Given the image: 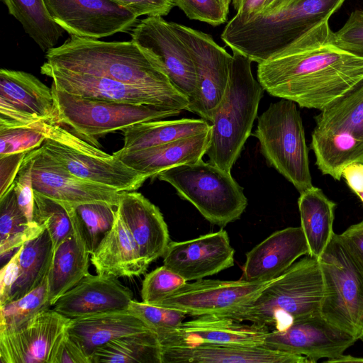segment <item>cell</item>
<instances>
[{"mask_svg":"<svg viewBox=\"0 0 363 363\" xmlns=\"http://www.w3.org/2000/svg\"><path fill=\"white\" fill-rule=\"evenodd\" d=\"M328 22L318 23L258 64L257 80L264 91L322 111L363 81V57L336 45Z\"/></svg>","mask_w":363,"mask_h":363,"instance_id":"6da1fadb","label":"cell"},{"mask_svg":"<svg viewBox=\"0 0 363 363\" xmlns=\"http://www.w3.org/2000/svg\"><path fill=\"white\" fill-rule=\"evenodd\" d=\"M45 57L47 65L76 73L179 91L156 56L133 40L106 42L70 35L61 45L48 50Z\"/></svg>","mask_w":363,"mask_h":363,"instance_id":"7a4b0ae2","label":"cell"},{"mask_svg":"<svg viewBox=\"0 0 363 363\" xmlns=\"http://www.w3.org/2000/svg\"><path fill=\"white\" fill-rule=\"evenodd\" d=\"M345 0H298L273 15H235L221 40L258 64L267 61L318 23L329 20Z\"/></svg>","mask_w":363,"mask_h":363,"instance_id":"3957f363","label":"cell"},{"mask_svg":"<svg viewBox=\"0 0 363 363\" xmlns=\"http://www.w3.org/2000/svg\"><path fill=\"white\" fill-rule=\"evenodd\" d=\"M323 292L319 260L308 255L274 279L250 303L218 316L281 331L297 320L320 313Z\"/></svg>","mask_w":363,"mask_h":363,"instance_id":"277c9868","label":"cell"},{"mask_svg":"<svg viewBox=\"0 0 363 363\" xmlns=\"http://www.w3.org/2000/svg\"><path fill=\"white\" fill-rule=\"evenodd\" d=\"M225 93L213 110L206 155L209 162L230 172L252 134L264 89L252 72V61L233 51Z\"/></svg>","mask_w":363,"mask_h":363,"instance_id":"5b68a950","label":"cell"},{"mask_svg":"<svg viewBox=\"0 0 363 363\" xmlns=\"http://www.w3.org/2000/svg\"><path fill=\"white\" fill-rule=\"evenodd\" d=\"M57 123L99 147L96 138L133 125L162 120L182 111L165 106L133 104L69 94L52 84Z\"/></svg>","mask_w":363,"mask_h":363,"instance_id":"8992f818","label":"cell"},{"mask_svg":"<svg viewBox=\"0 0 363 363\" xmlns=\"http://www.w3.org/2000/svg\"><path fill=\"white\" fill-rule=\"evenodd\" d=\"M157 177L171 184L212 224L225 226L235 221L247 206L242 187L231 174L210 162L178 165Z\"/></svg>","mask_w":363,"mask_h":363,"instance_id":"52a82bcc","label":"cell"},{"mask_svg":"<svg viewBox=\"0 0 363 363\" xmlns=\"http://www.w3.org/2000/svg\"><path fill=\"white\" fill-rule=\"evenodd\" d=\"M269 164L301 193L313 186L308 149L296 104L281 99L272 103L258 118L252 133Z\"/></svg>","mask_w":363,"mask_h":363,"instance_id":"ba28073f","label":"cell"},{"mask_svg":"<svg viewBox=\"0 0 363 363\" xmlns=\"http://www.w3.org/2000/svg\"><path fill=\"white\" fill-rule=\"evenodd\" d=\"M324 292L320 314L358 340L363 333V269L334 233L318 258Z\"/></svg>","mask_w":363,"mask_h":363,"instance_id":"9c48e42d","label":"cell"},{"mask_svg":"<svg viewBox=\"0 0 363 363\" xmlns=\"http://www.w3.org/2000/svg\"><path fill=\"white\" fill-rule=\"evenodd\" d=\"M171 25L188 48L196 72V88L186 111L210 122L226 89L233 55L206 33L174 22Z\"/></svg>","mask_w":363,"mask_h":363,"instance_id":"30bf717a","label":"cell"},{"mask_svg":"<svg viewBox=\"0 0 363 363\" xmlns=\"http://www.w3.org/2000/svg\"><path fill=\"white\" fill-rule=\"evenodd\" d=\"M42 74L57 88L71 94L133 104H147L186 110L189 101L179 91H169L123 83L112 79L76 73L43 63Z\"/></svg>","mask_w":363,"mask_h":363,"instance_id":"8fae6325","label":"cell"},{"mask_svg":"<svg viewBox=\"0 0 363 363\" xmlns=\"http://www.w3.org/2000/svg\"><path fill=\"white\" fill-rule=\"evenodd\" d=\"M70 319L50 308L0 328L1 363H55Z\"/></svg>","mask_w":363,"mask_h":363,"instance_id":"7c38bea8","label":"cell"},{"mask_svg":"<svg viewBox=\"0 0 363 363\" xmlns=\"http://www.w3.org/2000/svg\"><path fill=\"white\" fill-rule=\"evenodd\" d=\"M274 279L247 281L242 279L238 281L202 279L186 282L169 297L153 305L177 309L193 317L222 315L250 303Z\"/></svg>","mask_w":363,"mask_h":363,"instance_id":"4fadbf2b","label":"cell"},{"mask_svg":"<svg viewBox=\"0 0 363 363\" xmlns=\"http://www.w3.org/2000/svg\"><path fill=\"white\" fill-rule=\"evenodd\" d=\"M52 18L65 31L99 39L125 32L138 16L113 0H45Z\"/></svg>","mask_w":363,"mask_h":363,"instance_id":"5bb4252c","label":"cell"},{"mask_svg":"<svg viewBox=\"0 0 363 363\" xmlns=\"http://www.w3.org/2000/svg\"><path fill=\"white\" fill-rule=\"evenodd\" d=\"M39 121L57 123L51 88L30 73L1 68L0 129Z\"/></svg>","mask_w":363,"mask_h":363,"instance_id":"9a60e30c","label":"cell"},{"mask_svg":"<svg viewBox=\"0 0 363 363\" xmlns=\"http://www.w3.org/2000/svg\"><path fill=\"white\" fill-rule=\"evenodd\" d=\"M30 152L35 192L74 207L100 202L117 208L122 192L73 175L41 146Z\"/></svg>","mask_w":363,"mask_h":363,"instance_id":"2e32d148","label":"cell"},{"mask_svg":"<svg viewBox=\"0 0 363 363\" xmlns=\"http://www.w3.org/2000/svg\"><path fill=\"white\" fill-rule=\"evenodd\" d=\"M357 340L318 313L297 320L283 330L270 331L263 345L305 356L315 363L321 358L330 359L341 355Z\"/></svg>","mask_w":363,"mask_h":363,"instance_id":"e0dca14e","label":"cell"},{"mask_svg":"<svg viewBox=\"0 0 363 363\" xmlns=\"http://www.w3.org/2000/svg\"><path fill=\"white\" fill-rule=\"evenodd\" d=\"M130 35L131 40L156 56L173 85L189 99L196 88L194 65L171 22L161 16H147L135 25Z\"/></svg>","mask_w":363,"mask_h":363,"instance_id":"ac0fdd59","label":"cell"},{"mask_svg":"<svg viewBox=\"0 0 363 363\" xmlns=\"http://www.w3.org/2000/svg\"><path fill=\"white\" fill-rule=\"evenodd\" d=\"M234 255L227 232L220 230L186 241L169 242L163 265L186 281H196L233 267Z\"/></svg>","mask_w":363,"mask_h":363,"instance_id":"d6986e66","label":"cell"},{"mask_svg":"<svg viewBox=\"0 0 363 363\" xmlns=\"http://www.w3.org/2000/svg\"><path fill=\"white\" fill-rule=\"evenodd\" d=\"M270 331L265 326L227 317L203 315L183 322L176 330L158 339L162 347L203 344L263 345Z\"/></svg>","mask_w":363,"mask_h":363,"instance_id":"ffe728a7","label":"cell"},{"mask_svg":"<svg viewBox=\"0 0 363 363\" xmlns=\"http://www.w3.org/2000/svg\"><path fill=\"white\" fill-rule=\"evenodd\" d=\"M41 147L73 175L118 191H133L147 178L113 156L101 158L81 152L50 139Z\"/></svg>","mask_w":363,"mask_h":363,"instance_id":"44dd1931","label":"cell"},{"mask_svg":"<svg viewBox=\"0 0 363 363\" xmlns=\"http://www.w3.org/2000/svg\"><path fill=\"white\" fill-rule=\"evenodd\" d=\"M133 296L131 289L124 286L118 277L89 273L61 296L53 308L64 316L74 319L127 309Z\"/></svg>","mask_w":363,"mask_h":363,"instance_id":"7402d4cb","label":"cell"},{"mask_svg":"<svg viewBox=\"0 0 363 363\" xmlns=\"http://www.w3.org/2000/svg\"><path fill=\"white\" fill-rule=\"evenodd\" d=\"M309 248L301 227L273 233L246 254L242 279L266 281L277 278Z\"/></svg>","mask_w":363,"mask_h":363,"instance_id":"603a6c76","label":"cell"},{"mask_svg":"<svg viewBox=\"0 0 363 363\" xmlns=\"http://www.w3.org/2000/svg\"><path fill=\"white\" fill-rule=\"evenodd\" d=\"M116 210L145 261L150 264L162 257L170 241L167 225L158 207L139 192L123 191Z\"/></svg>","mask_w":363,"mask_h":363,"instance_id":"cb8c5ba5","label":"cell"},{"mask_svg":"<svg viewBox=\"0 0 363 363\" xmlns=\"http://www.w3.org/2000/svg\"><path fill=\"white\" fill-rule=\"evenodd\" d=\"M312 363L305 356L264 345L203 344L162 347V363Z\"/></svg>","mask_w":363,"mask_h":363,"instance_id":"d4e9b609","label":"cell"},{"mask_svg":"<svg viewBox=\"0 0 363 363\" xmlns=\"http://www.w3.org/2000/svg\"><path fill=\"white\" fill-rule=\"evenodd\" d=\"M153 331L128 308L70 319L67 332L90 359L94 351L109 341Z\"/></svg>","mask_w":363,"mask_h":363,"instance_id":"484cf974","label":"cell"},{"mask_svg":"<svg viewBox=\"0 0 363 363\" xmlns=\"http://www.w3.org/2000/svg\"><path fill=\"white\" fill-rule=\"evenodd\" d=\"M210 136L208 130L144 150H117L113 155L148 179L174 167L202 160L208 147Z\"/></svg>","mask_w":363,"mask_h":363,"instance_id":"4316f807","label":"cell"},{"mask_svg":"<svg viewBox=\"0 0 363 363\" xmlns=\"http://www.w3.org/2000/svg\"><path fill=\"white\" fill-rule=\"evenodd\" d=\"M96 274L116 277H139L148 266L117 210L113 224L90 255Z\"/></svg>","mask_w":363,"mask_h":363,"instance_id":"83f0119b","label":"cell"},{"mask_svg":"<svg viewBox=\"0 0 363 363\" xmlns=\"http://www.w3.org/2000/svg\"><path fill=\"white\" fill-rule=\"evenodd\" d=\"M64 206L70 216L73 232L54 252L48 276L52 306L61 296L89 274L91 255L75 208L69 205Z\"/></svg>","mask_w":363,"mask_h":363,"instance_id":"f1b7e54d","label":"cell"},{"mask_svg":"<svg viewBox=\"0 0 363 363\" xmlns=\"http://www.w3.org/2000/svg\"><path fill=\"white\" fill-rule=\"evenodd\" d=\"M311 147L315 164L324 175L340 181L345 167L353 163L363 164V140L348 133L315 127Z\"/></svg>","mask_w":363,"mask_h":363,"instance_id":"f546056e","label":"cell"},{"mask_svg":"<svg viewBox=\"0 0 363 363\" xmlns=\"http://www.w3.org/2000/svg\"><path fill=\"white\" fill-rule=\"evenodd\" d=\"M204 119L181 118L156 120L139 123L123 129V145L121 152L144 150L210 130Z\"/></svg>","mask_w":363,"mask_h":363,"instance_id":"4dcf8cb0","label":"cell"},{"mask_svg":"<svg viewBox=\"0 0 363 363\" xmlns=\"http://www.w3.org/2000/svg\"><path fill=\"white\" fill-rule=\"evenodd\" d=\"M298 206L309 255L318 259L335 233L333 225L336 204L320 189L312 186L300 193Z\"/></svg>","mask_w":363,"mask_h":363,"instance_id":"1f68e13d","label":"cell"},{"mask_svg":"<svg viewBox=\"0 0 363 363\" xmlns=\"http://www.w3.org/2000/svg\"><path fill=\"white\" fill-rule=\"evenodd\" d=\"M21 247L19 277L9 302L23 296L39 286L48 275L53 259L52 242L46 229Z\"/></svg>","mask_w":363,"mask_h":363,"instance_id":"d6a6232c","label":"cell"},{"mask_svg":"<svg viewBox=\"0 0 363 363\" xmlns=\"http://www.w3.org/2000/svg\"><path fill=\"white\" fill-rule=\"evenodd\" d=\"M91 363H162V346L154 331L128 335L98 347Z\"/></svg>","mask_w":363,"mask_h":363,"instance_id":"836d02e7","label":"cell"},{"mask_svg":"<svg viewBox=\"0 0 363 363\" xmlns=\"http://www.w3.org/2000/svg\"><path fill=\"white\" fill-rule=\"evenodd\" d=\"M1 1L43 51L56 47L65 30L52 18L45 0Z\"/></svg>","mask_w":363,"mask_h":363,"instance_id":"e575fe53","label":"cell"},{"mask_svg":"<svg viewBox=\"0 0 363 363\" xmlns=\"http://www.w3.org/2000/svg\"><path fill=\"white\" fill-rule=\"evenodd\" d=\"M315 127L363 140V81L315 116Z\"/></svg>","mask_w":363,"mask_h":363,"instance_id":"d590c367","label":"cell"},{"mask_svg":"<svg viewBox=\"0 0 363 363\" xmlns=\"http://www.w3.org/2000/svg\"><path fill=\"white\" fill-rule=\"evenodd\" d=\"M45 228L29 222L21 211L13 189L0 198V256L1 258L38 237Z\"/></svg>","mask_w":363,"mask_h":363,"instance_id":"8d00e7d4","label":"cell"},{"mask_svg":"<svg viewBox=\"0 0 363 363\" xmlns=\"http://www.w3.org/2000/svg\"><path fill=\"white\" fill-rule=\"evenodd\" d=\"M33 219L48 230L54 252L73 232L72 220L65 206L35 191Z\"/></svg>","mask_w":363,"mask_h":363,"instance_id":"74e56055","label":"cell"},{"mask_svg":"<svg viewBox=\"0 0 363 363\" xmlns=\"http://www.w3.org/2000/svg\"><path fill=\"white\" fill-rule=\"evenodd\" d=\"M48 276L29 293L0 306V328L15 326L52 306Z\"/></svg>","mask_w":363,"mask_h":363,"instance_id":"f35d334b","label":"cell"},{"mask_svg":"<svg viewBox=\"0 0 363 363\" xmlns=\"http://www.w3.org/2000/svg\"><path fill=\"white\" fill-rule=\"evenodd\" d=\"M90 255L111 228L116 207L106 203H87L74 207Z\"/></svg>","mask_w":363,"mask_h":363,"instance_id":"ab89813d","label":"cell"},{"mask_svg":"<svg viewBox=\"0 0 363 363\" xmlns=\"http://www.w3.org/2000/svg\"><path fill=\"white\" fill-rule=\"evenodd\" d=\"M128 309L144 321L157 337L176 330L184 322L186 315L177 309L151 305L133 299Z\"/></svg>","mask_w":363,"mask_h":363,"instance_id":"60d3db41","label":"cell"},{"mask_svg":"<svg viewBox=\"0 0 363 363\" xmlns=\"http://www.w3.org/2000/svg\"><path fill=\"white\" fill-rule=\"evenodd\" d=\"M187 281L178 274L162 265L145 275L142 284V301L157 303L169 297Z\"/></svg>","mask_w":363,"mask_h":363,"instance_id":"b9f144b4","label":"cell"},{"mask_svg":"<svg viewBox=\"0 0 363 363\" xmlns=\"http://www.w3.org/2000/svg\"><path fill=\"white\" fill-rule=\"evenodd\" d=\"M191 20L218 26L226 22L231 0H172Z\"/></svg>","mask_w":363,"mask_h":363,"instance_id":"7bdbcfd3","label":"cell"},{"mask_svg":"<svg viewBox=\"0 0 363 363\" xmlns=\"http://www.w3.org/2000/svg\"><path fill=\"white\" fill-rule=\"evenodd\" d=\"M47 137L33 126L0 129V157L28 152L42 145Z\"/></svg>","mask_w":363,"mask_h":363,"instance_id":"ee69618b","label":"cell"},{"mask_svg":"<svg viewBox=\"0 0 363 363\" xmlns=\"http://www.w3.org/2000/svg\"><path fill=\"white\" fill-rule=\"evenodd\" d=\"M333 37L337 47L363 57V10L354 11Z\"/></svg>","mask_w":363,"mask_h":363,"instance_id":"f6af8a7d","label":"cell"},{"mask_svg":"<svg viewBox=\"0 0 363 363\" xmlns=\"http://www.w3.org/2000/svg\"><path fill=\"white\" fill-rule=\"evenodd\" d=\"M33 158L28 152L13 182L18 205L27 220L34 222V191L32 185Z\"/></svg>","mask_w":363,"mask_h":363,"instance_id":"bcb514c9","label":"cell"},{"mask_svg":"<svg viewBox=\"0 0 363 363\" xmlns=\"http://www.w3.org/2000/svg\"><path fill=\"white\" fill-rule=\"evenodd\" d=\"M138 17L164 16L175 6L172 0H113Z\"/></svg>","mask_w":363,"mask_h":363,"instance_id":"7dc6e473","label":"cell"},{"mask_svg":"<svg viewBox=\"0 0 363 363\" xmlns=\"http://www.w3.org/2000/svg\"><path fill=\"white\" fill-rule=\"evenodd\" d=\"M21 251L20 247L0 271V306L9 302L12 290L19 277Z\"/></svg>","mask_w":363,"mask_h":363,"instance_id":"c3c4849f","label":"cell"},{"mask_svg":"<svg viewBox=\"0 0 363 363\" xmlns=\"http://www.w3.org/2000/svg\"><path fill=\"white\" fill-rule=\"evenodd\" d=\"M28 152L0 157V198L11 189Z\"/></svg>","mask_w":363,"mask_h":363,"instance_id":"681fc988","label":"cell"},{"mask_svg":"<svg viewBox=\"0 0 363 363\" xmlns=\"http://www.w3.org/2000/svg\"><path fill=\"white\" fill-rule=\"evenodd\" d=\"M346 247L363 269V220L340 235Z\"/></svg>","mask_w":363,"mask_h":363,"instance_id":"f907efd6","label":"cell"},{"mask_svg":"<svg viewBox=\"0 0 363 363\" xmlns=\"http://www.w3.org/2000/svg\"><path fill=\"white\" fill-rule=\"evenodd\" d=\"M55 363H91L90 359L67 334L57 351Z\"/></svg>","mask_w":363,"mask_h":363,"instance_id":"816d5d0a","label":"cell"},{"mask_svg":"<svg viewBox=\"0 0 363 363\" xmlns=\"http://www.w3.org/2000/svg\"><path fill=\"white\" fill-rule=\"evenodd\" d=\"M342 177L345 179L348 186L355 194L363 192V164L353 163L345 167Z\"/></svg>","mask_w":363,"mask_h":363,"instance_id":"f5cc1de1","label":"cell"},{"mask_svg":"<svg viewBox=\"0 0 363 363\" xmlns=\"http://www.w3.org/2000/svg\"><path fill=\"white\" fill-rule=\"evenodd\" d=\"M265 0H231L236 13L251 16L260 13Z\"/></svg>","mask_w":363,"mask_h":363,"instance_id":"db71d44e","label":"cell"},{"mask_svg":"<svg viewBox=\"0 0 363 363\" xmlns=\"http://www.w3.org/2000/svg\"><path fill=\"white\" fill-rule=\"evenodd\" d=\"M298 0H265L261 15H273L291 6Z\"/></svg>","mask_w":363,"mask_h":363,"instance_id":"11a10c76","label":"cell"},{"mask_svg":"<svg viewBox=\"0 0 363 363\" xmlns=\"http://www.w3.org/2000/svg\"><path fill=\"white\" fill-rule=\"evenodd\" d=\"M325 362H331V363H335V362H363V357H354L350 354L345 355L342 354L341 355L328 359L325 361Z\"/></svg>","mask_w":363,"mask_h":363,"instance_id":"9f6ffc18","label":"cell"},{"mask_svg":"<svg viewBox=\"0 0 363 363\" xmlns=\"http://www.w3.org/2000/svg\"><path fill=\"white\" fill-rule=\"evenodd\" d=\"M360 199L361 201L363 202V192H358L357 194H355Z\"/></svg>","mask_w":363,"mask_h":363,"instance_id":"6f0895ef","label":"cell"},{"mask_svg":"<svg viewBox=\"0 0 363 363\" xmlns=\"http://www.w3.org/2000/svg\"><path fill=\"white\" fill-rule=\"evenodd\" d=\"M360 340H362L363 341V333H362V336L360 337Z\"/></svg>","mask_w":363,"mask_h":363,"instance_id":"680465c9","label":"cell"}]
</instances>
